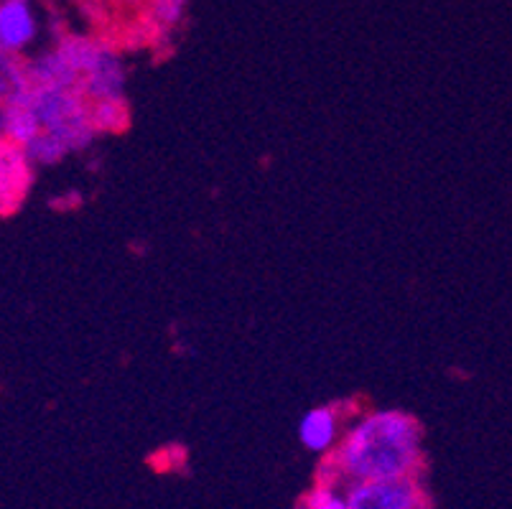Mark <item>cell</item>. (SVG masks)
I'll return each instance as SVG.
<instances>
[{
    "instance_id": "cell-1",
    "label": "cell",
    "mask_w": 512,
    "mask_h": 509,
    "mask_svg": "<svg viewBox=\"0 0 512 509\" xmlns=\"http://www.w3.org/2000/svg\"><path fill=\"white\" fill-rule=\"evenodd\" d=\"M423 464V428L398 408L360 415L319 466V482L347 487L367 479L413 476Z\"/></svg>"
},
{
    "instance_id": "cell-2",
    "label": "cell",
    "mask_w": 512,
    "mask_h": 509,
    "mask_svg": "<svg viewBox=\"0 0 512 509\" xmlns=\"http://www.w3.org/2000/svg\"><path fill=\"white\" fill-rule=\"evenodd\" d=\"M31 105L41 133H49L69 153L90 148L100 133L90 118V100L79 90H31Z\"/></svg>"
},
{
    "instance_id": "cell-3",
    "label": "cell",
    "mask_w": 512,
    "mask_h": 509,
    "mask_svg": "<svg viewBox=\"0 0 512 509\" xmlns=\"http://www.w3.org/2000/svg\"><path fill=\"white\" fill-rule=\"evenodd\" d=\"M349 509H431L418 474L395 479H367L344 487Z\"/></svg>"
},
{
    "instance_id": "cell-4",
    "label": "cell",
    "mask_w": 512,
    "mask_h": 509,
    "mask_svg": "<svg viewBox=\"0 0 512 509\" xmlns=\"http://www.w3.org/2000/svg\"><path fill=\"white\" fill-rule=\"evenodd\" d=\"M34 184V161L26 148L0 138V217L16 212Z\"/></svg>"
},
{
    "instance_id": "cell-5",
    "label": "cell",
    "mask_w": 512,
    "mask_h": 509,
    "mask_svg": "<svg viewBox=\"0 0 512 509\" xmlns=\"http://www.w3.org/2000/svg\"><path fill=\"white\" fill-rule=\"evenodd\" d=\"M39 34V21L29 0H0V51L23 56Z\"/></svg>"
},
{
    "instance_id": "cell-6",
    "label": "cell",
    "mask_w": 512,
    "mask_h": 509,
    "mask_svg": "<svg viewBox=\"0 0 512 509\" xmlns=\"http://www.w3.org/2000/svg\"><path fill=\"white\" fill-rule=\"evenodd\" d=\"M299 441L306 451L319 456L332 454L342 441V410L334 405H319L301 415L299 420Z\"/></svg>"
},
{
    "instance_id": "cell-7",
    "label": "cell",
    "mask_w": 512,
    "mask_h": 509,
    "mask_svg": "<svg viewBox=\"0 0 512 509\" xmlns=\"http://www.w3.org/2000/svg\"><path fill=\"white\" fill-rule=\"evenodd\" d=\"M26 79L31 90H79V74L57 46L26 59Z\"/></svg>"
},
{
    "instance_id": "cell-8",
    "label": "cell",
    "mask_w": 512,
    "mask_h": 509,
    "mask_svg": "<svg viewBox=\"0 0 512 509\" xmlns=\"http://www.w3.org/2000/svg\"><path fill=\"white\" fill-rule=\"evenodd\" d=\"M39 133L41 125L34 105H31V87H26L0 105V138L26 148Z\"/></svg>"
},
{
    "instance_id": "cell-9",
    "label": "cell",
    "mask_w": 512,
    "mask_h": 509,
    "mask_svg": "<svg viewBox=\"0 0 512 509\" xmlns=\"http://www.w3.org/2000/svg\"><path fill=\"white\" fill-rule=\"evenodd\" d=\"M186 16V0H151L146 6V31L151 34H171L181 26Z\"/></svg>"
},
{
    "instance_id": "cell-10",
    "label": "cell",
    "mask_w": 512,
    "mask_h": 509,
    "mask_svg": "<svg viewBox=\"0 0 512 509\" xmlns=\"http://www.w3.org/2000/svg\"><path fill=\"white\" fill-rule=\"evenodd\" d=\"M90 118L97 133H120L128 125V102L125 97H107L90 102Z\"/></svg>"
},
{
    "instance_id": "cell-11",
    "label": "cell",
    "mask_w": 512,
    "mask_h": 509,
    "mask_svg": "<svg viewBox=\"0 0 512 509\" xmlns=\"http://www.w3.org/2000/svg\"><path fill=\"white\" fill-rule=\"evenodd\" d=\"M299 509H349L347 492L339 484L316 482L309 492L301 497Z\"/></svg>"
},
{
    "instance_id": "cell-12",
    "label": "cell",
    "mask_w": 512,
    "mask_h": 509,
    "mask_svg": "<svg viewBox=\"0 0 512 509\" xmlns=\"http://www.w3.org/2000/svg\"><path fill=\"white\" fill-rule=\"evenodd\" d=\"M26 153L34 161V166H54V163L62 161L64 156H69L67 146L59 143L57 138H51L49 133H39L29 146H26Z\"/></svg>"
},
{
    "instance_id": "cell-13",
    "label": "cell",
    "mask_w": 512,
    "mask_h": 509,
    "mask_svg": "<svg viewBox=\"0 0 512 509\" xmlns=\"http://www.w3.org/2000/svg\"><path fill=\"white\" fill-rule=\"evenodd\" d=\"M118 3H123L125 8H143V11H146V6L151 0H118Z\"/></svg>"
}]
</instances>
